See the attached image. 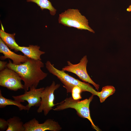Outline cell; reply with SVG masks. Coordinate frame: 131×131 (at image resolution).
<instances>
[{"instance_id":"1","label":"cell","mask_w":131,"mask_h":131,"mask_svg":"<svg viewBox=\"0 0 131 131\" xmlns=\"http://www.w3.org/2000/svg\"><path fill=\"white\" fill-rule=\"evenodd\" d=\"M44 64L41 60L29 58L25 62L19 65L13 63L9 59L7 67L14 70L20 76L24 82V90L28 91L29 88H37L40 81L46 78L47 74L41 68Z\"/></svg>"},{"instance_id":"2","label":"cell","mask_w":131,"mask_h":131,"mask_svg":"<svg viewBox=\"0 0 131 131\" xmlns=\"http://www.w3.org/2000/svg\"><path fill=\"white\" fill-rule=\"evenodd\" d=\"M46 67L49 72L56 76L63 84L67 93H71L73 88L76 86L81 88L83 91H88L94 95L97 96L98 91H96L89 83L82 82L55 67L50 62L47 61L45 63Z\"/></svg>"},{"instance_id":"3","label":"cell","mask_w":131,"mask_h":131,"mask_svg":"<svg viewBox=\"0 0 131 131\" xmlns=\"http://www.w3.org/2000/svg\"><path fill=\"white\" fill-rule=\"evenodd\" d=\"M94 96L92 94L88 98L81 100H74L72 97L67 98L60 102L57 103L56 107L53 109L58 111L68 108L74 109L79 116L87 119L90 122L93 129L97 131H99L93 123L90 113V105L93 99Z\"/></svg>"},{"instance_id":"4","label":"cell","mask_w":131,"mask_h":131,"mask_svg":"<svg viewBox=\"0 0 131 131\" xmlns=\"http://www.w3.org/2000/svg\"><path fill=\"white\" fill-rule=\"evenodd\" d=\"M58 22L64 25L95 33L89 25L88 20L77 9H68L59 15Z\"/></svg>"},{"instance_id":"5","label":"cell","mask_w":131,"mask_h":131,"mask_svg":"<svg viewBox=\"0 0 131 131\" xmlns=\"http://www.w3.org/2000/svg\"><path fill=\"white\" fill-rule=\"evenodd\" d=\"M88 60L86 55L84 56L79 63L74 64L70 61H67V65L63 67L62 70L74 74L82 81L92 85L98 91L99 85L91 79L87 73L86 67Z\"/></svg>"},{"instance_id":"6","label":"cell","mask_w":131,"mask_h":131,"mask_svg":"<svg viewBox=\"0 0 131 131\" xmlns=\"http://www.w3.org/2000/svg\"><path fill=\"white\" fill-rule=\"evenodd\" d=\"M22 79L16 72L7 67L0 72V86L14 91L24 89Z\"/></svg>"},{"instance_id":"7","label":"cell","mask_w":131,"mask_h":131,"mask_svg":"<svg viewBox=\"0 0 131 131\" xmlns=\"http://www.w3.org/2000/svg\"><path fill=\"white\" fill-rule=\"evenodd\" d=\"M60 86V84H56L53 81L50 85L44 88L41 93V104L37 110V113H41L43 111L44 115L46 116L53 109V107L57 105V104H54V92Z\"/></svg>"},{"instance_id":"8","label":"cell","mask_w":131,"mask_h":131,"mask_svg":"<svg viewBox=\"0 0 131 131\" xmlns=\"http://www.w3.org/2000/svg\"><path fill=\"white\" fill-rule=\"evenodd\" d=\"M45 88L37 89L34 87L30 88L28 91H25L24 93L19 95L12 96L14 100L24 102L27 101L28 104L26 106L27 110L28 111L32 106L39 107L41 101V96L42 91Z\"/></svg>"},{"instance_id":"9","label":"cell","mask_w":131,"mask_h":131,"mask_svg":"<svg viewBox=\"0 0 131 131\" xmlns=\"http://www.w3.org/2000/svg\"><path fill=\"white\" fill-rule=\"evenodd\" d=\"M24 126L25 131H59L62 129L57 122L50 119L46 120L42 123H39L38 120L33 118L24 124Z\"/></svg>"},{"instance_id":"10","label":"cell","mask_w":131,"mask_h":131,"mask_svg":"<svg viewBox=\"0 0 131 131\" xmlns=\"http://www.w3.org/2000/svg\"><path fill=\"white\" fill-rule=\"evenodd\" d=\"M0 52L4 55V56H0V59L4 60L7 58L10 59L12 60L13 63L16 65H19L25 62L29 58L25 55H18L11 51L0 38Z\"/></svg>"},{"instance_id":"11","label":"cell","mask_w":131,"mask_h":131,"mask_svg":"<svg viewBox=\"0 0 131 131\" xmlns=\"http://www.w3.org/2000/svg\"><path fill=\"white\" fill-rule=\"evenodd\" d=\"M40 46L36 45H29L28 47L19 46L17 52L20 51L29 58L41 60V56L44 54L45 52L40 50Z\"/></svg>"},{"instance_id":"12","label":"cell","mask_w":131,"mask_h":131,"mask_svg":"<svg viewBox=\"0 0 131 131\" xmlns=\"http://www.w3.org/2000/svg\"><path fill=\"white\" fill-rule=\"evenodd\" d=\"M15 33L11 34L5 32L3 27L0 30V38L5 44L11 49H14L17 52L18 45L16 43L15 36Z\"/></svg>"},{"instance_id":"13","label":"cell","mask_w":131,"mask_h":131,"mask_svg":"<svg viewBox=\"0 0 131 131\" xmlns=\"http://www.w3.org/2000/svg\"><path fill=\"white\" fill-rule=\"evenodd\" d=\"M7 121L8 127L6 131H25L24 124L19 117L14 116Z\"/></svg>"},{"instance_id":"14","label":"cell","mask_w":131,"mask_h":131,"mask_svg":"<svg viewBox=\"0 0 131 131\" xmlns=\"http://www.w3.org/2000/svg\"><path fill=\"white\" fill-rule=\"evenodd\" d=\"M20 101L6 98L2 95L1 90H0V108H4L8 105H13L18 107L20 111L27 110L26 106H24Z\"/></svg>"},{"instance_id":"15","label":"cell","mask_w":131,"mask_h":131,"mask_svg":"<svg viewBox=\"0 0 131 131\" xmlns=\"http://www.w3.org/2000/svg\"><path fill=\"white\" fill-rule=\"evenodd\" d=\"M27 1L36 3L42 10L44 9H48L50 14L52 15H54L56 13V9L48 0H27Z\"/></svg>"},{"instance_id":"16","label":"cell","mask_w":131,"mask_h":131,"mask_svg":"<svg viewBox=\"0 0 131 131\" xmlns=\"http://www.w3.org/2000/svg\"><path fill=\"white\" fill-rule=\"evenodd\" d=\"M115 88L112 86L107 85L103 87L101 91L98 92L97 96L99 99L101 103L103 102L110 96L114 93Z\"/></svg>"},{"instance_id":"17","label":"cell","mask_w":131,"mask_h":131,"mask_svg":"<svg viewBox=\"0 0 131 131\" xmlns=\"http://www.w3.org/2000/svg\"><path fill=\"white\" fill-rule=\"evenodd\" d=\"M83 90L80 87L77 86L74 87L71 92L72 97L74 100H80L82 98L81 94Z\"/></svg>"},{"instance_id":"18","label":"cell","mask_w":131,"mask_h":131,"mask_svg":"<svg viewBox=\"0 0 131 131\" xmlns=\"http://www.w3.org/2000/svg\"><path fill=\"white\" fill-rule=\"evenodd\" d=\"M8 127V121L5 119L0 118V131H6Z\"/></svg>"},{"instance_id":"19","label":"cell","mask_w":131,"mask_h":131,"mask_svg":"<svg viewBox=\"0 0 131 131\" xmlns=\"http://www.w3.org/2000/svg\"><path fill=\"white\" fill-rule=\"evenodd\" d=\"M8 63L6 61H0V71H1L3 70L7 67Z\"/></svg>"},{"instance_id":"20","label":"cell","mask_w":131,"mask_h":131,"mask_svg":"<svg viewBox=\"0 0 131 131\" xmlns=\"http://www.w3.org/2000/svg\"><path fill=\"white\" fill-rule=\"evenodd\" d=\"M126 10L128 12H131V5H130L127 8Z\"/></svg>"}]
</instances>
